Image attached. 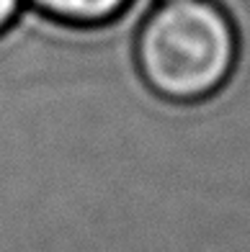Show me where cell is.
Listing matches in <instances>:
<instances>
[{
  "instance_id": "6da1fadb",
  "label": "cell",
  "mask_w": 250,
  "mask_h": 252,
  "mask_svg": "<svg viewBox=\"0 0 250 252\" xmlns=\"http://www.w3.org/2000/svg\"><path fill=\"white\" fill-rule=\"evenodd\" d=\"M237 33L217 0H157L134 33V60L152 93L168 100H201L227 83Z\"/></svg>"
},
{
  "instance_id": "7a4b0ae2",
  "label": "cell",
  "mask_w": 250,
  "mask_h": 252,
  "mask_svg": "<svg viewBox=\"0 0 250 252\" xmlns=\"http://www.w3.org/2000/svg\"><path fill=\"white\" fill-rule=\"evenodd\" d=\"M132 0H26V5L62 24L96 26L116 18Z\"/></svg>"
},
{
  "instance_id": "3957f363",
  "label": "cell",
  "mask_w": 250,
  "mask_h": 252,
  "mask_svg": "<svg viewBox=\"0 0 250 252\" xmlns=\"http://www.w3.org/2000/svg\"><path fill=\"white\" fill-rule=\"evenodd\" d=\"M24 5H26V0H0V31H5L13 24Z\"/></svg>"
},
{
  "instance_id": "277c9868",
  "label": "cell",
  "mask_w": 250,
  "mask_h": 252,
  "mask_svg": "<svg viewBox=\"0 0 250 252\" xmlns=\"http://www.w3.org/2000/svg\"><path fill=\"white\" fill-rule=\"evenodd\" d=\"M155 3H157V0H155Z\"/></svg>"
}]
</instances>
